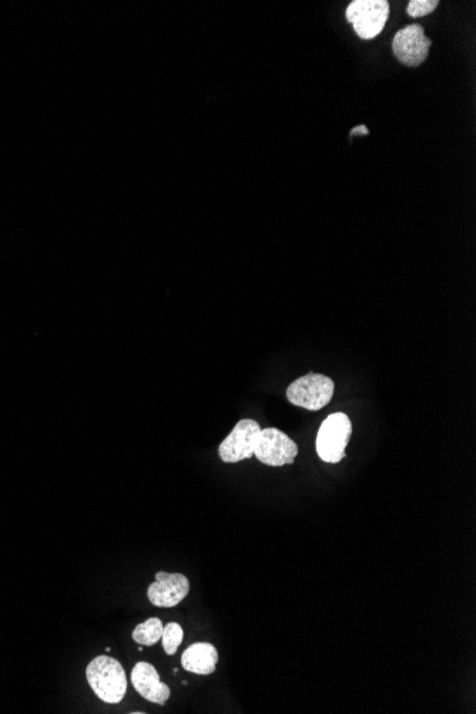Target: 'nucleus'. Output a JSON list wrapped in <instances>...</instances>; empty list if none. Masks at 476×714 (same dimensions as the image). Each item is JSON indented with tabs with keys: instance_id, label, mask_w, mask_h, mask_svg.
<instances>
[{
	"instance_id": "0eeeda50",
	"label": "nucleus",
	"mask_w": 476,
	"mask_h": 714,
	"mask_svg": "<svg viewBox=\"0 0 476 714\" xmlns=\"http://www.w3.org/2000/svg\"><path fill=\"white\" fill-rule=\"evenodd\" d=\"M431 45V39L425 36L424 28L419 25L405 26L392 40L395 58L410 67L422 65L427 60Z\"/></svg>"
},
{
	"instance_id": "9b49d317",
	"label": "nucleus",
	"mask_w": 476,
	"mask_h": 714,
	"mask_svg": "<svg viewBox=\"0 0 476 714\" xmlns=\"http://www.w3.org/2000/svg\"><path fill=\"white\" fill-rule=\"evenodd\" d=\"M163 623L159 618L147 619L137 625L133 632V640L142 646H153L162 639Z\"/></svg>"
},
{
	"instance_id": "7ed1b4c3",
	"label": "nucleus",
	"mask_w": 476,
	"mask_h": 714,
	"mask_svg": "<svg viewBox=\"0 0 476 714\" xmlns=\"http://www.w3.org/2000/svg\"><path fill=\"white\" fill-rule=\"evenodd\" d=\"M334 388V381L330 377L311 372L290 384L287 400L304 410L320 411L333 400Z\"/></svg>"
},
{
	"instance_id": "39448f33",
	"label": "nucleus",
	"mask_w": 476,
	"mask_h": 714,
	"mask_svg": "<svg viewBox=\"0 0 476 714\" xmlns=\"http://www.w3.org/2000/svg\"><path fill=\"white\" fill-rule=\"evenodd\" d=\"M254 455L261 464L268 467H284L294 464L298 447L287 434L277 428L261 429L258 435Z\"/></svg>"
},
{
	"instance_id": "f8f14e48",
	"label": "nucleus",
	"mask_w": 476,
	"mask_h": 714,
	"mask_svg": "<svg viewBox=\"0 0 476 714\" xmlns=\"http://www.w3.org/2000/svg\"><path fill=\"white\" fill-rule=\"evenodd\" d=\"M183 639L184 632L179 623L172 622L164 626L162 640L166 655H176L177 649H179V646L183 643Z\"/></svg>"
},
{
	"instance_id": "ddd939ff",
	"label": "nucleus",
	"mask_w": 476,
	"mask_h": 714,
	"mask_svg": "<svg viewBox=\"0 0 476 714\" xmlns=\"http://www.w3.org/2000/svg\"><path fill=\"white\" fill-rule=\"evenodd\" d=\"M438 0H412L408 3L407 13L411 18H422L438 8Z\"/></svg>"
},
{
	"instance_id": "f257e3e1",
	"label": "nucleus",
	"mask_w": 476,
	"mask_h": 714,
	"mask_svg": "<svg viewBox=\"0 0 476 714\" xmlns=\"http://www.w3.org/2000/svg\"><path fill=\"white\" fill-rule=\"evenodd\" d=\"M86 677L96 696L109 705H117L126 696V672L115 657L97 656L87 666Z\"/></svg>"
},
{
	"instance_id": "6e6552de",
	"label": "nucleus",
	"mask_w": 476,
	"mask_h": 714,
	"mask_svg": "<svg viewBox=\"0 0 476 714\" xmlns=\"http://www.w3.org/2000/svg\"><path fill=\"white\" fill-rule=\"evenodd\" d=\"M190 582L181 573H156V582L149 586L147 596L157 608H174L189 595Z\"/></svg>"
},
{
	"instance_id": "9d476101",
	"label": "nucleus",
	"mask_w": 476,
	"mask_h": 714,
	"mask_svg": "<svg viewBox=\"0 0 476 714\" xmlns=\"http://www.w3.org/2000/svg\"><path fill=\"white\" fill-rule=\"evenodd\" d=\"M219 652L211 643H194L181 656V666L194 675L207 676L216 672Z\"/></svg>"
},
{
	"instance_id": "f03ea898",
	"label": "nucleus",
	"mask_w": 476,
	"mask_h": 714,
	"mask_svg": "<svg viewBox=\"0 0 476 714\" xmlns=\"http://www.w3.org/2000/svg\"><path fill=\"white\" fill-rule=\"evenodd\" d=\"M353 434V424L351 419L344 412H335L330 415L323 424L317 435V454L327 464H338L343 461L345 448L350 442Z\"/></svg>"
},
{
	"instance_id": "423d86ee",
	"label": "nucleus",
	"mask_w": 476,
	"mask_h": 714,
	"mask_svg": "<svg viewBox=\"0 0 476 714\" xmlns=\"http://www.w3.org/2000/svg\"><path fill=\"white\" fill-rule=\"evenodd\" d=\"M260 432L261 427L254 419H241L229 437L221 442L219 448L221 461L226 464H236L243 459L253 457Z\"/></svg>"
},
{
	"instance_id": "1a4fd4ad",
	"label": "nucleus",
	"mask_w": 476,
	"mask_h": 714,
	"mask_svg": "<svg viewBox=\"0 0 476 714\" xmlns=\"http://www.w3.org/2000/svg\"><path fill=\"white\" fill-rule=\"evenodd\" d=\"M132 683L136 692L149 702L164 706L170 697L169 686L160 680L159 673L154 666L147 662H140L134 666Z\"/></svg>"
},
{
	"instance_id": "20e7f679",
	"label": "nucleus",
	"mask_w": 476,
	"mask_h": 714,
	"mask_svg": "<svg viewBox=\"0 0 476 714\" xmlns=\"http://www.w3.org/2000/svg\"><path fill=\"white\" fill-rule=\"evenodd\" d=\"M345 18L353 25L361 39L377 38L390 18V3L387 0H354L348 5Z\"/></svg>"
}]
</instances>
